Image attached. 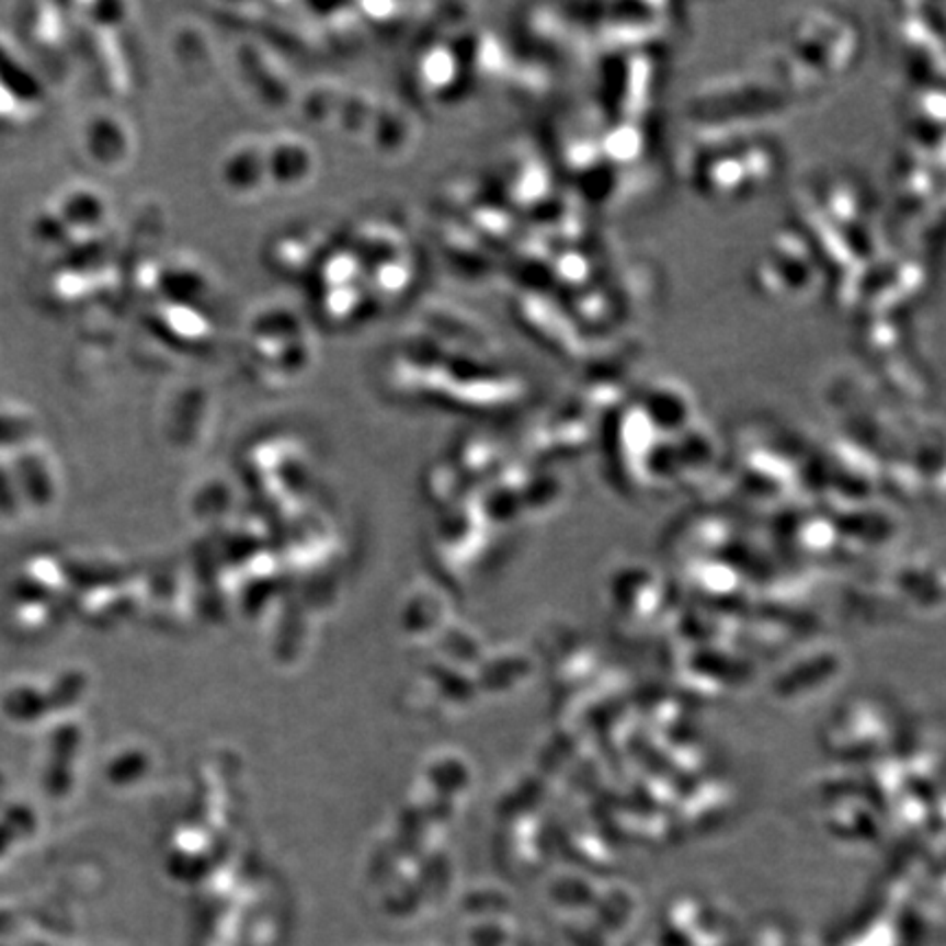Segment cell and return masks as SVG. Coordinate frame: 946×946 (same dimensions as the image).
Segmentation results:
<instances>
[{"label": "cell", "mask_w": 946, "mask_h": 946, "mask_svg": "<svg viewBox=\"0 0 946 946\" xmlns=\"http://www.w3.org/2000/svg\"><path fill=\"white\" fill-rule=\"evenodd\" d=\"M24 33L42 55H53L64 39V20L53 7L37 4L24 18Z\"/></svg>", "instance_id": "obj_1"}]
</instances>
